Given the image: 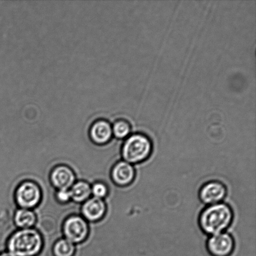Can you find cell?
<instances>
[{
	"label": "cell",
	"instance_id": "6da1fadb",
	"mask_svg": "<svg viewBox=\"0 0 256 256\" xmlns=\"http://www.w3.org/2000/svg\"><path fill=\"white\" fill-rule=\"evenodd\" d=\"M234 219L232 207L224 202L207 206L200 213L199 225L204 234H220L228 230Z\"/></svg>",
	"mask_w": 256,
	"mask_h": 256
},
{
	"label": "cell",
	"instance_id": "7a4b0ae2",
	"mask_svg": "<svg viewBox=\"0 0 256 256\" xmlns=\"http://www.w3.org/2000/svg\"><path fill=\"white\" fill-rule=\"evenodd\" d=\"M44 247L42 236L31 228L18 230L8 243V252L14 256H37Z\"/></svg>",
	"mask_w": 256,
	"mask_h": 256
},
{
	"label": "cell",
	"instance_id": "3957f363",
	"mask_svg": "<svg viewBox=\"0 0 256 256\" xmlns=\"http://www.w3.org/2000/svg\"><path fill=\"white\" fill-rule=\"evenodd\" d=\"M152 143L147 135L134 133L124 140L122 148V159L130 164H140L149 159L152 152Z\"/></svg>",
	"mask_w": 256,
	"mask_h": 256
},
{
	"label": "cell",
	"instance_id": "277c9868",
	"mask_svg": "<svg viewBox=\"0 0 256 256\" xmlns=\"http://www.w3.org/2000/svg\"><path fill=\"white\" fill-rule=\"evenodd\" d=\"M41 188L36 183L24 182L18 187L15 192V200L19 206L30 210L36 207L41 202Z\"/></svg>",
	"mask_w": 256,
	"mask_h": 256
},
{
	"label": "cell",
	"instance_id": "5b68a950",
	"mask_svg": "<svg viewBox=\"0 0 256 256\" xmlns=\"http://www.w3.org/2000/svg\"><path fill=\"white\" fill-rule=\"evenodd\" d=\"M62 232L66 240L74 244H80L88 237L89 225L84 218L72 216L64 222Z\"/></svg>",
	"mask_w": 256,
	"mask_h": 256
},
{
	"label": "cell",
	"instance_id": "8992f818",
	"mask_svg": "<svg viewBox=\"0 0 256 256\" xmlns=\"http://www.w3.org/2000/svg\"><path fill=\"white\" fill-rule=\"evenodd\" d=\"M208 252L212 256H230L235 249L234 238L223 232L210 236L206 242Z\"/></svg>",
	"mask_w": 256,
	"mask_h": 256
},
{
	"label": "cell",
	"instance_id": "52a82bcc",
	"mask_svg": "<svg viewBox=\"0 0 256 256\" xmlns=\"http://www.w3.org/2000/svg\"><path fill=\"white\" fill-rule=\"evenodd\" d=\"M227 188L218 180H210L200 188L199 198L200 202L206 206L222 202L227 195Z\"/></svg>",
	"mask_w": 256,
	"mask_h": 256
},
{
	"label": "cell",
	"instance_id": "ba28073f",
	"mask_svg": "<svg viewBox=\"0 0 256 256\" xmlns=\"http://www.w3.org/2000/svg\"><path fill=\"white\" fill-rule=\"evenodd\" d=\"M134 166L124 160H120L112 168L111 178L112 182L117 186L124 188L132 184L136 178Z\"/></svg>",
	"mask_w": 256,
	"mask_h": 256
},
{
	"label": "cell",
	"instance_id": "9c48e42d",
	"mask_svg": "<svg viewBox=\"0 0 256 256\" xmlns=\"http://www.w3.org/2000/svg\"><path fill=\"white\" fill-rule=\"evenodd\" d=\"M82 212L85 219L92 222H98L106 216L107 205L104 200L94 197L85 202Z\"/></svg>",
	"mask_w": 256,
	"mask_h": 256
},
{
	"label": "cell",
	"instance_id": "30bf717a",
	"mask_svg": "<svg viewBox=\"0 0 256 256\" xmlns=\"http://www.w3.org/2000/svg\"><path fill=\"white\" fill-rule=\"evenodd\" d=\"M50 180L52 185L58 190H69L74 184L76 175L71 168L62 164L54 168Z\"/></svg>",
	"mask_w": 256,
	"mask_h": 256
},
{
	"label": "cell",
	"instance_id": "8fae6325",
	"mask_svg": "<svg viewBox=\"0 0 256 256\" xmlns=\"http://www.w3.org/2000/svg\"><path fill=\"white\" fill-rule=\"evenodd\" d=\"M112 125L106 120H98L92 124L90 130V138L97 144L108 142L112 136Z\"/></svg>",
	"mask_w": 256,
	"mask_h": 256
},
{
	"label": "cell",
	"instance_id": "7c38bea8",
	"mask_svg": "<svg viewBox=\"0 0 256 256\" xmlns=\"http://www.w3.org/2000/svg\"><path fill=\"white\" fill-rule=\"evenodd\" d=\"M36 215L30 210H18L15 212L14 222L17 227L22 230L30 229L36 223Z\"/></svg>",
	"mask_w": 256,
	"mask_h": 256
},
{
	"label": "cell",
	"instance_id": "4fadbf2b",
	"mask_svg": "<svg viewBox=\"0 0 256 256\" xmlns=\"http://www.w3.org/2000/svg\"><path fill=\"white\" fill-rule=\"evenodd\" d=\"M71 198L76 202H86L92 195V186L84 180H80L71 187L70 190Z\"/></svg>",
	"mask_w": 256,
	"mask_h": 256
},
{
	"label": "cell",
	"instance_id": "5bb4252c",
	"mask_svg": "<svg viewBox=\"0 0 256 256\" xmlns=\"http://www.w3.org/2000/svg\"><path fill=\"white\" fill-rule=\"evenodd\" d=\"M54 256H74L76 254V246L66 239L58 240L52 248Z\"/></svg>",
	"mask_w": 256,
	"mask_h": 256
},
{
	"label": "cell",
	"instance_id": "9a60e30c",
	"mask_svg": "<svg viewBox=\"0 0 256 256\" xmlns=\"http://www.w3.org/2000/svg\"><path fill=\"white\" fill-rule=\"evenodd\" d=\"M112 134L118 139H126L130 135L132 127L129 122L126 120H116L112 126Z\"/></svg>",
	"mask_w": 256,
	"mask_h": 256
},
{
	"label": "cell",
	"instance_id": "2e32d148",
	"mask_svg": "<svg viewBox=\"0 0 256 256\" xmlns=\"http://www.w3.org/2000/svg\"><path fill=\"white\" fill-rule=\"evenodd\" d=\"M110 190L108 186L104 182L94 183L92 187V194L94 198L102 199L109 194Z\"/></svg>",
	"mask_w": 256,
	"mask_h": 256
},
{
	"label": "cell",
	"instance_id": "e0dca14e",
	"mask_svg": "<svg viewBox=\"0 0 256 256\" xmlns=\"http://www.w3.org/2000/svg\"><path fill=\"white\" fill-rule=\"evenodd\" d=\"M56 199L62 203H66L72 200L70 190H59L56 192Z\"/></svg>",
	"mask_w": 256,
	"mask_h": 256
},
{
	"label": "cell",
	"instance_id": "ac0fdd59",
	"mask_svg": "<svg viewBox=\"0 0 256 256\" xmlns=\"http://www.w3.org/2000/svg\"><path fill=\"white\" fill-rule=\"evenodd\" d=\"M0 256H14L12 255V254H11V253L8 252H4L1 253V254H0Z\"/></svg>",
	"mask_w": 256,
	"mask_h": 256
}]
</instances>
